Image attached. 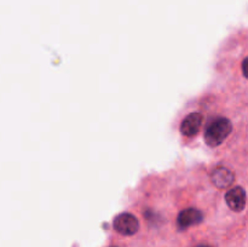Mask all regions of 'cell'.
Here are the masks:
<instances>
[{"label": "cell", "mask_w": 248, "mask_h": 247, "mask_svg": "<svg viewBox=\"0 0 248 247\" xmlns=\"http://www.w3.org/2000/svg\"><path fill=\"white\" fill-rule=\"evenodd\" d=\"M202 219V212L199 211L198 208H186V210H183L179 213L177 223H178L179 229H186V228L193 227V225L201 223Z\"/></svg>", "instance_id": "5"}, {"label": "cell", "mask_w": 248, "mask_h": 247, "mask_svg": "<svg viewBox=\"0 0 248 247\" xmlns=\"http://www.w3.org/2000/svg\"><path fill=\"white\" fill-rule=\"evenodd\" d=\"M242 73L248 79V57L245 58L244 62H242Z\"/></svg>", "instance_id": "7"}, {"label": "cell", "mask_w": 248, "mask_h": 247, "mask_svg": "<svg viewBox=\"0 0 248 247\" xmlns=\"http://www.w3.org/2000/svg\"><path fill=\"white\" fill-rule=\"evenodd\" d=\"M114 229L121 235L130 236L136 234L140 229V222L131 213H121L114 219Z\"/></svg>", "instance_id": "2"}, {"label": "cell", "mask_w": 248, "mask_h": 247, "mask_svg": "<svg viewBox=\"0 0 248 247\" xmlns=\"http://www.w3.org/2000/svg\"><path fill=\"white\" fill-rule=\"evenodd\" d=\"M203 116L200 113H191L184 118V120L181 124V133L186 136V137H191V136L196 135L200 131L201 126H202Z\"/></svg>", "instance_id": "4"}, {"label": "cell", "mask_w": 248, "mask_h": 247, "mask_svg": "<svg viewBox=\"0 0 248 247\" xmlns=\"http://www.w3.org/2000/svg\"><path fill=\"white\" fill-rule=\"evenodd\" d=\"M211 179L217 188L225 189L234 183L235 176L227 167H217L211 174Z\"/></svg>", "instance_id": "6"}, {"label": "cell", "mask_w": 248, "mask_h": 247, "mask_svg": "<svg viewBox=\"0 0 248 247\" xmlns=\"http://www.w3.org/2000/svg\"><path fill=\"white\" fill-rule=\"evenodd\" d=\"M196 247H210V246H207V245H200V246H196Z\"/></svg>", "instance_id": "8"}, {"label": "cell", "mask_w": 248, "mask_h": 247, "mask_svg": "<svg viewBox=\"0 0 248 247\" xmlns=\"http://www.w3.org/2000/svg\"><path fill=\"white\" fill-rule=\"evenodd\" d=\"M232 125L229 119L227 118H217L215 121L211 123V125L206 128L205 140L207 145L215 148L222 144L228 136L232 133Z\"/></svg>", "instance_id": "1"}, {"label": "cell", "mask_w": 248, "mask_h": 247, "mask_svg": "<svg viewBox=\"0 0 248 247\" xmlns=\"http://www.w3.org/2000/svg\"><path fill=\"white\" fill-rule=\"evenodd\" d=\"M246 191L242 186H235V188H232L225 194V201H227L228 206L235 212L244 211L245 206H246Z\"/></svg>", "instance_id": "3"}]
</instances>
